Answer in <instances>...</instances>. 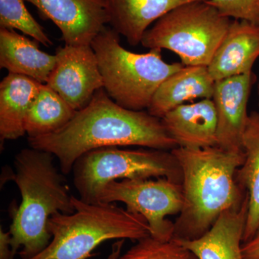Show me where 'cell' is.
Returning <instances> with one entry per match:
<instances>
[{
    "label": "cell",
    "mask_w": 259,
    "mask_h": 259,
    "mask_svg": "<svg viewBox=\"0 0 259 259\" xmlns=\"http://www.w3.org/2000/svg\"><path fill=\"white\" fill-rule=\"evenodd\" d=\"M28 142L30 147L57 158L64 175L72 171L78 158L98 148L138 146L172 151L178 147L161 119L144 110L120 106L104 88L64 127L53 134L28 138Z\"/></svg>",
    "instance_id": "obj_1"
},
{
    "label": "cell",
    "mask_w": 259,
    "mask_h": 259,
    "mask_svg": "<svg viewBox=\"0 0 259 259\" xmlns=\"http://www.w3.org/2000/svg\"><path fill=\"white\" fill-rule=\"evenodd\" d=\"M182 173L183 206L175 223V239L200 238L223 213L243 203L248 193L237 171L244 163L245 153L218 146L172 150Z\"/></svg>",
    "instance_id": "obj_2"
},
{
    "label": "cell",
    "mask_w": 259,
    "mask_h": 259,
    "mask_svg": "<svg viewBox=\"0 0 259 259\" xmlns=\"http://www.w3.org/2000/svg\"><path fill=\"white\" fill-rule=\"evenodd\" d=\"M54 156L35 148H25L15 156V174L10 180L18 186L21 204L13 213L10 226L12 253L20 247L22 259H29L45 249L51 242L48 223L56 212L71 214L72 195L62 174L54 164Z\"/></svg>",
    "instance_id": "obj_3"
},
{
    "label": "cell",
    "mask_w": 259,
    "mask_h": 259,
    "mask_svg": "<svg viewBox=\"0 0 259 259\" xmlns=\"http://www.w3.org/2000/svg\"><path fill=\"white\" fill-rule=\"evenodd\" d=\"M72 202L74 212L51 216L48 223L50 243L29 259H89L104 242H137L151 236L147 221L141 214L112 203H88L73 195Z\"/></svg>",
    "instance_id": "obj_4"
},
{
    "label": "cell",
    "mask_w": 259,
    "mask_h": 259,
    "mask_svg": "<svg viewBox=\"0 0 259 259\" xmlns=\"http://www.w3.org/2000/svg\"><path fill=\"white\" fill-rule=\"evenodd\" d=\"M104 82V90L117 105L135 111L148 108L163 81L185 65L163 60L161 49L136 54L124 49L120 34L105 27L91 44Z\"/></svg>",
    "instance_id": "obj_5"
},
{
    "label": "cell",
    "mask_w": 259,
    "mask_h": 259,
    "mask_svg": "<svg viewBox=\"0 0 259 259\" xmlns=\"http://www.w3.org/2000/svg\"><path fill=\"white\" fill-rule=\"evenodd\" d=\"M231 22L207 1L192 2L158 19L141 44L172 51L185 66H208Z\"/></svg>",
    "instance_id": "obj_6"
},
{
    "label": "cell",
    "mask_w": 259,
    "mask_h": 259,
    "mask_svg": "<svg viewBox=\"0 0 259 259\" xmlns=\"http://www.w3.org/2000/svg\"><path fill=\"white\" fill-rule=\"evenodd\" d=\"M74 184L79 199L98 203L99 194L112 181L166 178L182 184L180 163L171 151L106 147L78 158L73 166Z\"/></svg>",
    "instance_id": "obj_7"
},
{
    "label": "cell",
    "mask_w": 259,
    "mask_h": 259,
    "mask_svg": "<svg viewBox=\"0 0 259 259\" xmlns=\"http://www.w3.org/2000/svg\"><path fill=\"white\" fill-rule=\"evenodd\" d=\"M123 202L127 211L142 215L147 221L152 238L171 241L175 223L168 217L179 214L182 210V184L166 178L112 181L103 187L97 202Z\"/></svg>",
    "instance_id": "obj_8"
},
{
    "label": "cell",
    "mask_w": 259,
    "mask_h": 259,
    "mask_svg": "<svg viewBox=\"0 0 259 259\" xmlns=\"http://www.w3.org/2000/svg\"><path fill=\"white\" fill-rule=\"evenodd\" d=\"M56 56L55 66L46 84L79 111L104 88L96 54L91 45H65L57 49Z\"/></svg>",
    "instance_id": "obj_9"
},
{
    "label": "cell",
    "mask_w": 259,
    "mask_h": 259,
    "mask_svg": "<svg viewBox=\"0 0 259 259\" xmlns=\"http://www.w3.org/2000/svg\"><path fill=\"white\" fill-rule=\"evenodd\" d=\"M59 28L65 45H91L110 22L107 0H26Z\"/></svg>",
    "instance_id": "obj_10"
},
{
    "label": "cell",
    "mask_w": 259,
    "mask_h": 259,
    "mask_svg": "<svg viewBox=\"0 0 259 259\" xmlns=\"http://www.w3.org/2000/svg\"><path fill=\"white\" fill-rule=\"evenodd\" d=\"M258 81L253 71L215 81L212 100L217 115V146L243 153L242 138L248 119V102Z\"/></svg>",
    "instance_id": "obj_11"
},
{
    "label": "cell",
    "mask_w": 259,
    "mask_h": 259,
    "mask_svg": "<svg viewBox=\"0 0 259 259\" xmlns=\"http://www.w3.org/2000/svg\"><path fill=\"white\" fill-rule=\"evenodd\" d=\"M161 120L178 147L199 149L217 146V115L212 99L184 104Z\"/></svg>",
    "instance_id": "obj_12"
},
{
    "label": "cell",
    "mask_w": 259,
    "mask_h": 259,
    "mask_svg": "<svg viewBox=\"0 0 259 259\" xmlns=\"http://www.w3.org/2000/svg\"><path fill=\"white\" fill-rule=\"evenodd\" d=\"M258 58L259 25L232 20L207 69L213 80L219 81L250 72Z\"/></svg>",
    "instance_id": "obj_13"
},
{
    "label": "cell",
    "mask_w": 259,
    "mask_h": 259,
    "mask_svg": "<svg viewBox=\"0 0 259 259\" xmlns=\"http://www.w3.org/2000/svg\"><path fill=\"white\" fill-rule=\"evenodd\" d=\"M248 196L240 205L223 213L200 238L176 240L198 259H245L242 252Z\"/></svg>",
    "instance_id": "obj_14"
},
{
    "label": "cell",
    "mask_w": 259,
    "mask_h": 259,
    "mask_svg": "<svg viewBox=\"0 0 259 259\" xmlns=\"http://www.w3.org/2000/svg\"><path fill=\"white\" fill-rule=\"evenodd\" d=\"M215 81L207 66H185L160 85L148 108L151 115L162 118L186 102L212 99Z\"/></svg>",
    "instance_id": "obj_15"
},
{
    "label": "cell",
    "mask_w": 259,
    "mask_h": 259,
    "mask_svg": "<svg viewBox=\"0 0 259 259\" xmlns=\"http://www.w3.org/2000/svg\"><path fill=\"white\" fill-rule=\"evenodd\" d=\"M112 28L130 45L141 44L151 24L181 5L207 0H107Z\"/></svg>",
    "instance_id": "obj_16"
},
{
    "label": "cell",
    "mask_w": 259,
    "mask_h": 259,
    "mask_svg": "<svg viewBox=\"0 0 259 259\" xmlns=\"http://www.w3.org/2000/svg\"><path fill=\"white\" fill-rule=\"evenodd\" d=\"M36 42L15 30L0 28L1 69L46 84L55 66L56 56L40 50Z\"/></svg>",
    "instance_id": "obj_17"
},
{
    "label": "cell",
    "mask_w": 259,
    "mask_h": 259,
    "mask_svg": "<svg viewBox=\"0 0 259 259\" xmlns=\"http://www.w3.org/2000/svg\"><path fill=\"white\" fill-rule=\"evenodd\" d=\"M42 84L23 76L8 74L0 83V136L2 141L25 134V120Z\"/></svg>",
    "instance_id": "obj_18"
},
{
    "label": "cell",
    "mask_w": 259,
    "mask_h": 259,
    "mask_svg": "<svg viewBox=\"0 0 259 259\" xmlns=\"http://www.w3.org/2000/svg\"><path fill=\"white\" fill-rule=\"evenodd\" d=\"M244 163L237 171V180L247 191L248 209L243 243L250 239L259 227V112L248 114L243 138Z\"/></svg>",
    "instance_id": "obj_19"
},
{
    "label": "cell",
    "mask_w": 259,
    "mask_h": 259,
    "mask_svg": "<svg viewBox=\"0 0 259 259\" xmlns=\"http://www.w3.org/2000/svg\"><path fill=\"white\" fill-rule=\"evenodd\" d=\"M76 112L59 94L42 84L27 113L25 134L28 138L53 134L69 123Z\"/></svg>",
    "instance_id": "obj_20"
},
{
    "label": "cell",
    "mask_w": 259,
    "mask_h": 259,
    "mask_svg": "<svg viewBox=\"0 0 259 259\" xmlns=\"http://www.w3.org/2000/svg\"><path fill=\"white\" fill-rule=\"evenodd\" d=\"M0 26L20 30L49 47L53 42L24 4V0H0Z\"/></svg>",
    "instance_id": "obj_21"
},
{
    "label": "cell",
    "mask_w": 259,
    "mask_h": 259,
    "mask_svg": "<svg viewBox=\"0 0 259 259\" xmlns=\"http://www.w3.org/2000/svg\"><path fill=\"white\" fill-rule=\"evenodd\" d=\"M118 259H198L191 250L172 238L161 241L151 236L144 238Z\"/></svg>",
    "instance_id": "obj_22"
},
{
    "label": "cell",
    "mask_w": 259,
    "mask_h": 259,
    "mask_svg": "<svg viewBox=\"0 0 259 259\" xmlns=\"http://www.w3.org/2000/svg\"><path fill=\"white\" fill-rule=\"evenodd\" d=\"M221 14L259 25V0H207Z\"/></svg>",
    "instance_id": "obj_23"
},
{
    "label": "cell",
    "mask_w": 259,
    "mask_h": 259,
    "mask_svg": "<svg viewBox=\"0 0 259 259\" xmlns=\"http://www.w3.org/2000/svg\"><path fill=\"white\" fill-rule=\"evenodd\" d=\"M245 259H259V227L250 239L242 244Z\"/></svg>",
    "instance_id": "obj_24"
},
{
    "label": "cell",
    "mask_w": 259,
    "mask_h": 259,
    "mask_svg": "<svg viewBox=\"0 0 259 259\" xmlns=\"http://www.w3.org/2000/svg\"><path fill=\"white\" fill-rule=\"evenodd\" d=\"M11 233L0 228V259H10L12 253Z\"/></svg>",
    "instance_id": "obj_25"
},
{
    "label": "cell",
    "mask_w": 259,
    "mask_h": 259,
    "mask_svg": "<svg viewBox=\"0 0 259 259\" xmlns=\"http://www.w3.org/2000/svg\"><path fill=\"white\" fill-rule=\"evenodd\" d=\"M257 95H258V106L259 107V78L257 81Z\"/></svg>",
    "instance_id": "obj_26"
}]
</instances>
